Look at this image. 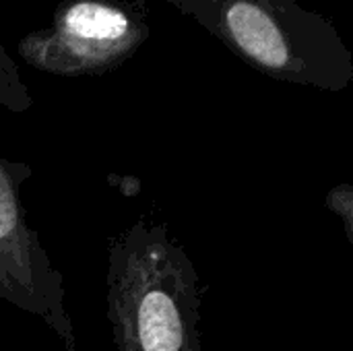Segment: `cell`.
I'll list each match as a JSON object with an SVG mask.
<instances>
[{"label": "cell", "instance_id": "cell-1", "mask_svg": "<svg viewBox=\"0 0 353 351\" xmlns=\"http://www.w3.org/2000/svg\"><path fill=\"white\" fill-rule=\"evenodd\" d=\"M108 306L118 351H201L199 277L163 225L134 223L112 246Z\"/></svg>", "mask_w": 353, "mask_h": 351}, {"label": "cell", "instance_id": "cell-2", "mask_svg": "<svg viewBox=\"0 0 353 351\" xmlns=\"http://www.w3.org/2000/svg\"><path fill=\"white\" fill-rule=\"evenodd\" d=\"M259 72L325 91L353 81V54L333 23L300 0H168Z\"/></svg>", "mask_w": 353, "mask_h": 351}, {"label": "cell", "instance_id": "cell-3", "mask_svg": "<svg viewBox=\"0 0 353 351\" xmlns=\"http://www.w3.org/2000/svg\"><path fill=\"white\" fill-rule=\"evenodd\" d=\"M147 37V25L112 0H68L54 25L29 33L21 56L54 74H97L122 64Z\"/></svg>", "mask_w": 353, "mask_h": 351}, {"label": "cell", "instance_id": "cell-4", "mask_svg": "<svg viewBox=\"0 0 353 351\" xmlns=\"http://www.w3.org/2000/svg\"><path fill=\"white\" fill-rule=\"evenodd\" d=\"M327 205L331 211H335L337 215H341V219L345 221V230L347 236L352 238L353 232V190L350 184H341L337 188H333L327 197Z\"/></svg>", "mask_w": 353, "mask_h": 351}]
</instances>
